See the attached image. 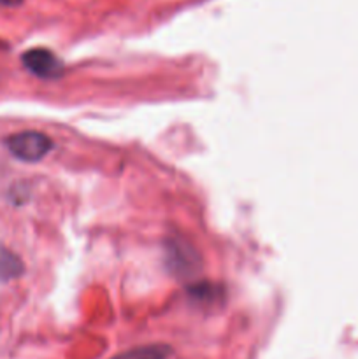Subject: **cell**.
I'll return each mask as SVG.
<instances>
[{"label": "cell", "instance_id": "6", "mask_svg": "<svg viewBox=\"0 0 358 359\" xmlns=\"http://www.w3.org/2000/svg\"><path fill=\"white\" fill-rule=\"evenodd\" d=\"M172 354V349L164 344H153V346L135 347V349L125 351L112 359H168Z\"/></svg>", "mask_w": 358, "mask_h": 359}, {"label": "cell", "instance_id": "4", "mask_svg": "<svg viewBox=\"0 0 358 359\" xmlns=\"http://www.w3.org/2000/svg\"><path fill=\"white\" fill-rule=\"evenodd\" d=\"M25 272V265L16 252L0 242V283L20 279Z\"/></svg>", "mask_w": 358, "mask_h": 359}, {"label": "cell", "instance_id": "5", "mask_svg": "<svg viewBox=\"0 0 358 359\" xmlns=\"http://www.w3.org/2000/svg\"><path fill=\"white\" fill-rule=\"evenodd\" d=\"M188 294L192 300H195L200 305H213L220 304L221 297H223V287L218 284L207 283V280H200V283L192 284L188 287Z\"/></svg>", "mask_w": 358, "mask_h": 359}, {"label": "cell", "instance_id": "7", "mask_svg": "<svg viewBox=\"0 0 358 359\" xmlns=\"http://www.w3.org/2000/svg\"><path fill=\"white\" fill-rule=\"evenodd\" d=\"M21 2H23V0H0V4H2V6H9V7L20 6Z\"/></svg>", "mask_w": 358, "mask_h": 359}, {"label": "cell", "instance_id": "1", "mask_svg": "<svg viewBox=\"0 0 358 359\" xmlns=\"http://www.w3.org/2000/svg\"><path fill=\"white\" fill-rule=\"evenodd\" d=\"M165 265L175 279L193 280L202 272V256L185 237H171L165 241Z\"/></svg>", "mask_w": 358, "mask_h": 359}, {"label": "cell", "instance_id": "2", "mask_svg": "<svg viewBox=\"0 0 358 359\" xmlns=\"http://www.w3.org/2000/svg\"><path fill=\"white\" fill-rule=\"evenodd\" d=\"M6 146L16 160L25 161V163H37V161L44 160L48 156L53 142L46 133L27 130V132H20L7 137Z\"/></svg>", "mask_w": 358, "mask_h": 359}, {"label": "cell", "instance_id": "3", "mask_svg": "<svg viewBox=\"0 0 358 359\" xmlns=\"http://www.w3.org/2000/svg\"><path fill=\"white\" fill-rule=\"evenodd\" d=\"M21 62H23L25 69L28 72L46 81L60 79L65 74V67H63L62 60L55 53L44 48H34L25 51L23 56H21Z\"/></svg>", "mask_w": 358, "mask_h": 359}]
</instances>
